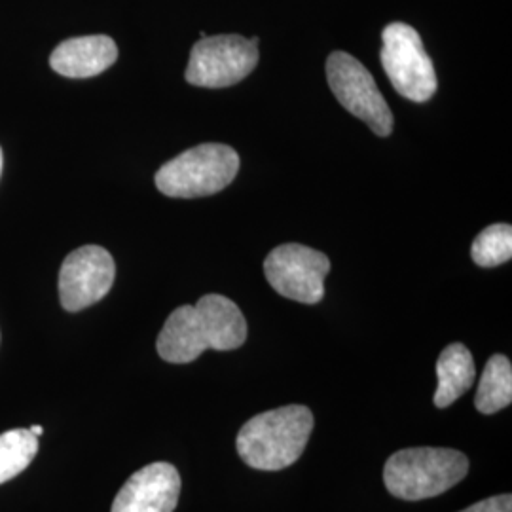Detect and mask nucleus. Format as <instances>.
Returning <instances> with one entry per match:
<instances>
[{
  "label": "nucleus",
  "instance_id": "obj_1",
  "mask_svg": "<svg viewBox=\"0 0 512 512\" xmlns=\"http://www.w3.org/2000/svg\"><path fill=\"white\" fill-rule=\"evenodd\" d=\"M245 340L247 321L238 304L222 294H205L196 306H181L167 317L156 348L167 363L186 365L207 349L232 351Z\"/></svg>",
  "mask_w": 512,
  "mask_h": 512
},
{
  "label": "nucleus",
  "instance_id": "obj_11",
  "mask_svg": "<svg viewBox=\"0 0 512 512\" xmlns=\"http://www.w3.org/2000/svg\"><path fill=\"white\" fill-rule=\"evenodd\" d=\"M118 59V46L107 35L69 38L50 55V67L67 78H92Z\"/></svg>",
  "mask_w": 512,
  "mask_h": 512
},
{
  "label": "nucleus",
  "instance_id": "obj_7",
  "mask_svg": "<svg viewBox=\"0 0 512 512\" xmlns=\"http://www.w3.org/2000/svg\"><path fill=\"white\" fill-rule=\"evenodd\" d=\"M329 86L338 103L363 120L376 135L393 131V112L365 65L346 52H334L327 59Z\"/></svg>",
  "mask_w": 512,
  "mask_h": 512
},
{
  "label": "nucleus",
  "instance_id": "obj_16",
  "mask_svg": "<svg viewBox=\"0 0 512 512\" xmlns=\"http://www.w3.org/2000/svg\"><path fill=\"white\" fill-rule=\"evenodd\" d=\"M459 512H512V495H494V497L482 499V501H478L475 505H471V507H467V509Z\"/></svg>",
  "mask_w": 512,
  "mask_h": 512
},
{
  "label": "nucleus",
  "instance_id": "obj_3",
  "mask_svg": "<svg viewBox=\"0 0 512 512\" xmlns=\"http://www.w3.org/2000/svg\"><path fill=\"white\" fill-rule=\"evenodd\" d=\"M469 473V458L452 448H404L385 461L387 492L404 501L437 497Z\"/></svg>",
  "mask_w": 512,
  "mask_h": 512
},
{
  "label": "nucleus",
  "instance_id": "obj_9",
  "mask_svg": "<svg viewBox=\"0 0 512 512\" xmlns=\"http://www.w3.org/2000/svg\"><path fill=\"white\" fill-rule=\"evenodd\" d=\"M116 266L107 249L86 245L63 260L59 300L67 311H82L103 300L114 283Z\"/></svg>",
  "mask_w": 512,
  "mask_h": 512
},
{
  "label": "nucleus",
  "instance_id": "obj_6",
  "mask_svg": "<svg viewBox=\"0 0 512 512\" xmlns=\"http://www.w3.org/2000/svg\"><path fill=\"white\" fill-rule=\"evenodd\" d=\"M258 59L256 37H205L194 44L184 78L200 88H230L255 71Z\"/></svg>",
  "mask_w": 512,
  "mask_h": 512
},
{
  "label": "nucleus",
  "instance_id": "obj_8",
  "mask_svg": "<svg viewBox=\"0 0 512 512\" xmlns=\"http://www.w3.org/2000/svg\"><path fill=\"white\" fill-rule=\"evenodd\" d=\"M329 256L300 245H279L264 260V274L274 291L300 304H317L325 296Z\"/></svg>",
  "mask_w": 512,
  "mask_h": 512
},
{
  "label": "nucleus",
  "instance_id": "obj_12",
  "mask_svg": "<svg viewBox=\"0 0 512 512\" xmlns=\"http://www.w3.org/2000/svg\"><path fill=\"white\" fill-rule=\"evenodd\" d=\"M437 378L439 387L433 403L437 408H448L475 384V359L469 348L463 344H450L444 349L437 361Z\"/></svg>",
  "mask_w": 512,
  "mask_h": 512
},
{
  "label": "nucleus",
  "instance_id": "obj_4",
  "mask_svg": "<svg viewBox=\"0 0 512 512\" xmlns=\"http://www.w3.org/2000/svg\"><path fill=\"white\" fill-rule=\"evenodd\" d=\"M239 171L238 152L228 145L203 143L162 165L154 177L169 198H203L224 190Z\"/></svg>",
  "mask_w": 512,
  "mask_h": 512
},
{
  "label": "nucleus",
  "instance_id": "obj_10",
  "mask_svg": "<svg viewBox=\"0 0 512 512\" xmlns=\"http://www.w3.org/2000/svg\"><path fill=\"white\" fill-rule=\"evenodd\" d=\"M181 475L171 463H150L128 478L110 512H173L179 505Z\"/></svg>",
  "mask_w": 512,
  "mask_h": 512
},
{
  "label": "nucleus",
  "instance_id": "obj_15",
  "mask_svg": "<svg viewBox=\"0 0 512 512\" xmlns=\"http://www.w3.org/2000/svg\"><path fill=\"white\" fill-rule=\"evenodd\" d=\"M475 264L482 268H495L512 258L511 224H492L482 230L471 247Z\"/></svg>",
  "mask_w": 512,
  "mask_h": 512
},
{
  "label": "nucleus",
  "instance_id": "obj_14",
  "mask_svg": "<svg viewBox=\"0 0 512 512\" xmlns=\"http://www.w3.org/2000/svg\"><path fill=\"white\" fill-rule=\"evenodd\" d=\"M38 452V437L29 429H12L0 435V484L23 473Z\"/></svg>",
  "mask_w": 512,
  "mask_h": 512
},
{
  "label": "nucleus",
  "instance_id": "obj_13",
  "mask_svg": "<svg viewBox=\"0 0 512 512\" xmlns=\"http://www.w3.org/2000/svg\"><path fill=\"white\" fill-rule=\"evenodd\" d=\"M512 403V365L505 355H492L478 382L475 406L480 414H497Z\"/></svg>",
  "mask_w": 512,
  "mask_h": 512
},
{
  "label": "nucleus",
  "instance_id": "obj_18",
  "mask_svg": "<svg viewBox=\"0 0 512 512\" xmlns=\"http://www.w3.org/2000/svg\"><path fill=\"white\" fill-rule=\"evenodd\" d=\"M2 165H4V160H2V148H0V175H2Z\"/></svg>",
  "mask_w": 512,
  "mask_h": 512
},
{
  "label": "nucleus",
  "instance_id": "obj_2",
  "mask_svg": "<svg viewBox=\"0 0 512 512\" xmlns=\"http://www.w3.org/2000/svg\"><path fill=\"white\" fill-rule=\"evenodd\" d=\"M313 431L308 406L289 404L262 412L247 421L238 433L239 458L256 471H281L304 454Z\"/></svg>",
  "mask_w": 512,
  "mask_h": 512
},
{
  "label": "nucleus",
  "instance_id": "obj_17",
  "mask_svg": "<svg viewBox=\"0 0 512 512\" xmlns=\"http://www.w3.org/2000/svg\"><path fill=\"white\" fill-rule=\"evenodd\" d=\"M29 431H31L35 437H40V435L44 433V427H42V425H31V427H29Z\"/></svg>",
  "mask_w": 512,
  "mask_h": 512
},
{
  "label": "nucleus",
  "instance_id": "obj_5",
  "mask_svg": "<svg viewBox=\"0 0 512 512\" xmlns=\"http://www.w3.org/2000/svg\"><path fill=\"white\" fill-rule=\"evenodd\" d=\"M382 40V65L393 88L414 103L429 101L437 92L439 80L420 33L395 21L385 27Z\"/></svg>",
  "mask_w": 512,
  "mask_h": 512
}]
</instances>
